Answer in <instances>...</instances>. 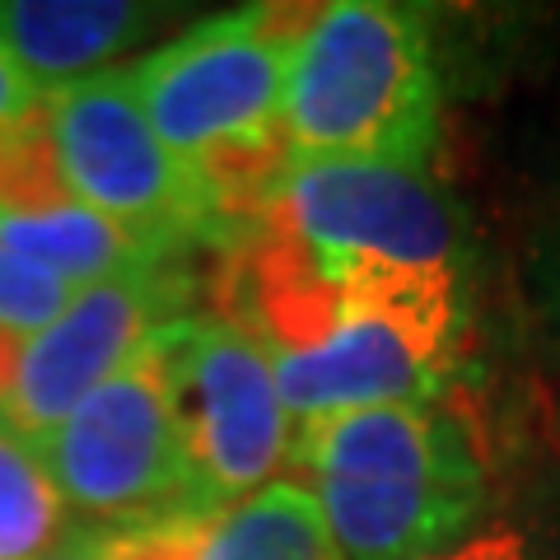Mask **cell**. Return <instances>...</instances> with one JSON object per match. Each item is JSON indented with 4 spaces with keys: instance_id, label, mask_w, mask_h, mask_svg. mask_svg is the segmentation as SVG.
Segmentation results:
<instances>
[{
    "instance_id": "obj_17",
    "label": "cell",
    "mask_w": 560,
    "mask_h": 560,
    "mask_svg": "<svg viewBox=\"0 0 560 560\" xmlns=\"http://www.w3.org/2000/svg\"><path fill=\"white\" fill-rule=\"evenodd\" d=\"M551 285H556V304H560V248H556V276H551Z\"/></svg>"
},
{
    "instance_id": "obj_8",
    "label": "cell",
    "mask_w": 560,
    "mask_h": 560,
    "mask_svg": "<svg viewBox=\"0 0 560 560\" xmlns=\"http://www.w3.org/2000/svg\"><path fill=\"white\" fill-rule=\"evenodd\" d=\"M290 467L300 486L350 481L490 500L486 434L453 393L300 420Z\"/></svg>"
},
{
    "instance_id": "obj_14",
    "label": "cell",
    "mask_w": 560,
    "mask_h": 560,
    "mask_svg": "<svg viewBox=\"0 0 560 560\" xmlns=\"http://www.w3.org/2000/svg\"><path fill=\"white\" fill-rule=\"evenodd\" d=\"M420 560H556V556L523 518L490 510L463 537H453L448 547L420 556Z\"/></svg>"
},
{
    "instance_id": "obj_10",
    "label": "cell",
    "mask_w": 560,
    "mask_h": 560,
    "mask_svg": "<svg viewBox=\"0 0 560 560\" xmlns=\"http://www.w3.org/2000/svg\"><path fill=\"white\" fill-rule=\"evenodd\" d=\"M164 14L173 10L140 0H0V47L33 90L51 94L113 70V57L145 43Z\"/></svg>"
},
{
    "instance_id": "obj_13",
    "label": "cell",
    "mask_w": 560,
    "mask_h": 560,
    "mask_svg": "<svg viewBox=\"0 0 560 560\" xmlns=\"http://www.w3.org/2000/svg\"><path fill=\"white\" fill-rule=\"evenodd\" d=\"M70 294L75 290L66 280L47 276L20 253L0 248V337L5 341H24L38 327H47L70 304Z\"/></svg>"
},
{
    "instance_id": "obj_4",
    "label": "cell",
    "mask_w": 560,
    "mask_h": 560,
    "mask_svg": "<svg viewBox=\"0 0 560 560\" xmlns=\"http://www.w3.org/2000/svg\"><path fill=\"white\" fill-rule=\"evenodd\" d=\"M154 350L201 514L230 510L280 481L294 448V416L257 331L224 308H187L154 331Z\"/></svg>"
},
{
    "instance_id": "obj_15",
    "label": "cell",
    "mask_w": 560,
    "mask_h": 560,
    "mask_svg": "<svg viewBox=\"0 0 560 560\" xmlns=\"http://www.w3.org/2000/svg\"><path fill=\"white\" fill-rule=\"evenodd\" d=\"M43 90H33V80L24 75L14 57L0 47V154H5L14 140H20L43 113Z\"/></svg>"
},
{
    "instance_id": "obj_1",
    "label": "cell",
    "mask_w": 560,
    "mask_h": 560,
    "mask_svg": "<svg viewBox=\"0 0 560 560\" xmlns=\"http://www.w3.org/2000/svg\"><path fill=\"white\" fill-rule=\"evenodd\" d=\"M308 14V5H238L197 20L131 66L140 108L206 187L220 238L248 224L257 197L285 168L280 113Z\"/></svg>"
},
{
    "instance_id": "obj_3",
    "label": "cell",
    "mask_w": 560,
    "mask_h": 560,
    "mask_svg": "<svg viewBox=\"0 0 560 560\" xmlns=\"http://www.w3.org/2000/svg\"><path fill=\"white\" fill-rule=\"evenodd\" d=\"M234 238L267 248L313 285L467 280L458 210L425 168L407 164H285Z\"/></svg>"
},
{
    "instance_id": "obj_5",
    "label": "cell",
    "mask_w": 560,
    "mask_h": 560,
    "mask_svg": "<svg viewBox=\"0 0 560 560\" xmlns=\"http://www.w3.org/2000/svg\"><path fill=\"white\" fill-rule=\"evenodd\" d=\"M38 448L80 528L121 533L201 514L154 341L47 430Z\"/></svg>"
},
{
    "instance_id": "obj_9",
    "label": "cell",
    "mask_w": 560,
    "mask_h": 560,
    "mask_svg": "<svg viewBox=\"0 0 560 560\" xmlns=\"http://www.w3.org/2000/svg\"><path fill=\"white\" fill-rule=\"evenodd\" d=\"M0 248L20 253L70 290L178 257L70 197L51 164L43 113L0 154Z\"/></svg>"
},
{
    "instance_id": "obj_7",
    "label": "cell",
    "mask_w": 560,
    "mask_h": 560,
    "mask_svg": "<svg viewBox=\"0 0 560 560\" xmlns=\"http://www.w3.org/2000/svg\"><path fill=\"white\" fill-rule=\"evenodd\" d=\"M187 294L191 280L173 261L75 290L47 327L0 346V416L38 444L84 397L127 370L164 323L187 313Z\"/></svg>"
},
{
    "instance_id": "obj_2",
    "label": "cell",
    "mask_w": 560,
    "mask_h": 560,
    "mask_svg": "<svg viewBox=\"0 0 560 560\" xmlns=\"http://www.w3.org/2000/svg\"><path fill=\"white\" fill-rule=\"evenodd\" d=\"M444 80L430 20L393 0H331L290 57L285 164L370 160L425 168L440 145Z\"/></svg>"
},
{
    "instance_id": "obj_11",
    "label": "cell",
    "mask_w": 560,
    "mask_h": 560,
    "mask_svg": "<svg viewBox=\"0 0 560 560\" xmlns=\"http://www.w3.org/2000/svg\"><path fill=\"white\" fill-rule=\"evenodd\" d=\"M191 560H346L313 490L280 477L257 495L201 518Z\"/></svg>"
},
{
    "instance_id": "obj_6",
    "label": "cell",
    "mask_w": 560,
    "mask_h": 560,
    "mask_svg": "<svg viewBox=\"0 0 560 560\" xmlns=\"http://www.w3.org/2000/svg\"><path fill=\"white\" fill-rule=\"evenodd\" d=\"M43 131L61 187L121 230L150 238L164 253L220 238V215L206 187L178 164L140 108L131 66L51 90L43 98Z\"/></svg>"
},
{
    "instance_id": "obj_16",
    "label": "cell",
    "mask_w": 560,
    "mask_h": 560,
    "mask_svg": "<svg viewBox=\"0 0 560 560\" xmlns=\"http://www.w3.org/2000/svg\"><path fill=\"white\" fill-rule=\"evenodd\" d=\"M43 560H103V533H94V528H75L57 551L43 556Z\"/></svg>"
},
{
    "instance_id": "obj_12",
    "label": "cell",
    "mask_w": 560,
    "mask_h": 560,
    "mask_svg": "<svg viewBox=\"0 0 560 560\" xmlns=\"http://www.w3.org/2000/svg\"><path fill=\"white\" fill-rule=\"evenodd\" d=\"M75 528L47 477L43 448L0 416V560H43Z\"/></svg>"
}]
</instances>
